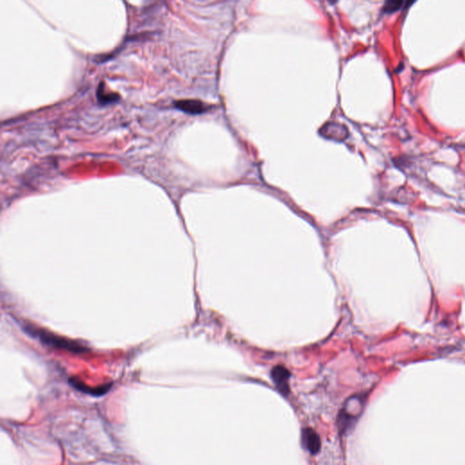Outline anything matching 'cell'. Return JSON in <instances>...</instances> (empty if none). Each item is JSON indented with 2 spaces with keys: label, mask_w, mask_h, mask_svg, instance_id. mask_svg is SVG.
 Segmentation results:
<instances>
[{
  "label": "cell",
  "mask_w": 465,
  "mask_h": 465,
  "mask_svg": "<svg viewBox=\"0 0 465 465\" xmlns=\"http://www.w3.org/2000/svg\"><path fill=\"white\" fill-rule=\"evenodd\" d=\"M176 109L190 115L203 114L207 111V106L198 100H180L175 103Z\"/></svg>",
  "instance_id": "4"
},
{
  "label": "cell",
  "mask_w": 465,
  "mask_h": 465,
  "mask_svg": "<svg viewBox=\"0 0 465 465\" xmlns=\"http://www.w3.org/2000/svg\"><path fill=\"white\" fill-rule=\"evenodd\" d=\"M69 382L71 383L73 387L76 388L78 391H81L83 393H89V394H92V395H96V396L103 395L105 393H108L109 389L111 388V384L102 385V386L98 388H89L86 384H84L83 382L76 380V379H70Z\"/></svg>",
  "instance_id": "5"
},
{
  "label": "cell",
  "mask_w": 465,
  "mask_h": 465,
  "mask_svg": "<svg viewBox=\"0 0 465 465\" xmlns=\"http://www.w3.org/2000/svg\"><path fill=\"white\" fill-rule=\"evenodd\" d=\"M402 5H403L402 1H388L384 5V10L389 13L394 12V11L398 10L399 8H401Z\"/></svg>",
  "instance_id": "7"
},
{
  "label": "cell",
  "mask_w": 465,
  "mask_h": 465,
  "mask_svg": "<svg viewBox=\"0 0 465 465\" xmlns=\"http://www.w3.org/2000/svg\"><path fill=\"white\" fill-rule=\"evenodd\" d=\"M103 86V82L100 83L99 90H98V99H99V103L106 105V104L116 102V99H118V97L116 95H110V94L105 93Z\"/></svg>",
  "instance_id": "6"
},
{
  "label": "cell",
  "mask_w": 465,
  "mask_h": 465,
  "mask_svg": "<svg viewBox=\"0 0 465 465\" xmlns=\"http://www.w3.org/2000/svg\"><path fill=\"white\" fill-rule=\"evenodd\" d=\"M302 444L312 455H316L321 448V441L318 434L310 428L303 430Z\"/></svg>",
  "instance_id": "3"
},
{
  "label": "cell",
  "mask_w": 465,
  "mask_h": 465,
  "mask_svg": "<svg viewBox=\"0 0 465 465\" xmlns=\"http://www.w3.org/2000/svg\"><path fill=\"white\" fill-rule=\"evenodd\" d=\"M34 333H35L36 336H38V339L42 343L48 345L50 347H56V348H59V349H64V350L72 351V352H78V353H82V352L88 351L87 347L81 346L78 343L68 340L66 338H63V337L54 336V335L43 331V330L37 332L34 331Z\"/></svg>",
  "instance_id": "1"
},
{
  "label": "cell",
  "mask_w": 465,
  "mask_h": 465,
  "mask_svg": "<svg viewBox=\"0 0 465 465\" xmlns=\"http://www.w3.org/2000/svg\"><path fill=\"white\" fill-rule=\"evenodd\" d=\"M289 371L284 366L274 367L272 370V379L283 394L289 393Z\"/></svg>",
  "instance_id": "2"
}]
</instances>
